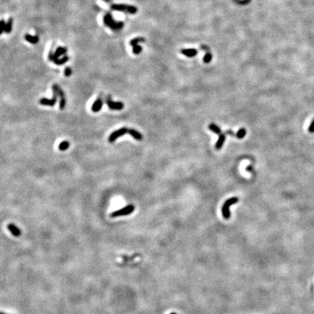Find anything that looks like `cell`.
<instances>
[{
  "mask_svg": "<svg viewBox=\"0 0 314 314\" xmlns=\"http://www.w3.org/2000/svg\"><path fill=\"white\" fill-rule=\"evenodd\" d=\"M103 23L105 26H109L112 30H120L124 27V23L121 21H115L111 14L107 13L103 17Z\"/></svg>",
  "mask_w": 314,
  "mask_h": 314,
  "instance_id": "6da1fadb",
  "label": "cell"
},
{
  "mask_svg": "<svg viewBox=\"0 0 314 314\" xmlns=\"http://www.w3.org/2000/svg\"><path fill=\"white\" fill-rule=\"evenodd\" d=\"M239 201V198L238 197H231L229 199L226 200L225 201V203L223 204V207H222V213H223V216L225 219H229L231 217V212H230L229 207L231 205L236 204V202Z\"/></svg>",
  "mask_w": 314,
  "mask_h": 314,
  "instance_id": "7a4b0ae2",
  "label": "cell"
},
{
  "mask_svg": "<svg viewBox=\"0 0 314 314\" xmlns=\"http://www.w3.org/2000/svg\"><path fill=\"white\" fill-rule=\"evenodd\" d=\"M134 210H135V206L130 204V205L126 206V207L121 208V209H119V210L112 212V213L111 214V217H121V216L128 215H130L131 213H133V212H134Z\"/></svg>",
  "mask_w": 314,
  "mask_h": 314,
  "instance_id": "3957f363",
  "label": "cell"
},
{
  "mask_svg": "<svg viewBox=\"0 0 314 314\" xmlns=\"http://www.w3.org/2000/svg\"><path fill=\"white\" fill-rule=\"evenodd\" d=\"M52 89H53V93H55L57 95V96H59L61 97V100H60V109L61 110H63L65 107V103H66L65 93H63V91L62 90L61 87L57 85H53Z\"/></svg>",
  "mask_w": 314,
  "mask_h": 314,
  "instance_id": "277c9868",
  "label": "cell"
},
{
  "mask_svg": "<svg viewBox=\"0 0 314 314\" xmlns=\"http://www.w3.org/2000/svg\"><path fill=\"white\" fill-rule=\"evenodd\" d=\"M128 130H129V129H128L127 127H122V128H120V129H118V130L115 131V132L112 133L109 137V142L113 143L115 140H117V139H118L119 137H121V136L125 135L126 133H127Z\"/></svg>",
  "mask_w": 314,
  "mask_h": 314,
  "instance_id": "5b68a950",
  "label": "cell"
},
{
  "mask_svg": "<svg viewBox=\"0 0 314 314\" xmlns=\"http://www.w3.org/2000/svg\"><path fill=\"white\" fill-rule=\"evenodd\" d=\"M67 53V48L63 47H58L56 49L55 52L53 54V53H49V59L51 61H55L57 59H58L61 55L65 54Z\"/></svg>",
  "mask_w": 314,
  "mask_h": 314,
  "instance_id": "8992f818",
  "label": "cell"
},
{
  "mask_svg": "<svg viewBox=\"0 0 314 314\" xmlns=\"http://www.w3.org/2000/svg\"><path fill=\"white\" fill-rule=\"evenodd\" d=\"M106 103L111 110H121L124 108V103L121 102H114L110 97L106 99Z\"/></svg>",
  "mask_w": 314,
  "mask_h": 314,
  "instance_id": "52a82bcc",
  "label": "cell"
},
{
  "mask_svg": "<svg viewBox=\"0 0 314 314\" xmlns=\"http://www.w3.org/2000/svg\"><path fill=\"white\" fill-rule=\"evenodd\" d=\"M57 95L55 93H53V97L50 99L43 97L39 101V103L42 105H47V106H54L55 104L57 102Z\"/></svg>",
  "mask_w": 314,
  "mask_h": 314,
  "instance_id": "ba28073f",
  "label": "cell"
},
{
  "mask_svg": "<svg viewBox=\"0 0 314 314\" xmlns=\"http://www.w3.org/2000/svg\"><path fill=\"white\" fill-rule=\"evenodd\" d=\"M103 106V101L101 97H98V98L94 102V103L92 105V111L95 113H97V112L100 111Z\"/></svg>",
  "mask_w": 314,
  "mask_h": 314,
  "instance_id": "9c48e42d",
  "label": "cell"
},
{
  "mask_svg": "<svg viewBox=\"0 0 314 314\" xmlns=\"http://www.w3.org/2000/svg\"><path fill=\"white\" fill-rule=\"evenodd\" d=\"M111 8L113 10H117V11H125L127 13L129 5H121V4H113L111 6Z\"/></svg>",
  "mask_w": 314,
  "mask_h": 314,
  "instance_id": "30bf717a",
  "label": "cell"
},
{
  "mask_svg": "<svg viewBox=\"0 0 314 314\" xmlns=\"http://www.w3.org/2000/svg\"><path fill=\"white\" fill-rule=\"evenodd\" d=\"M8 230L10 231V233L14 236H20L21 234V231L18 227H16L14 224H9L7 225Z\"/></svg>",
  "mask_w": 314,
  "mask_h": 314,
  "instance_id": "8fae6325",
  "label": "cell"
},
{
  "mask_svg": "<svg viewBox=\"0 0 314 314\" xmlns=\"http://www.w3.org/2000/svg\"><path fill=\"white\" fill-rule=\"evenodd\" d=\"M225 135H225V133H222L221 134L219 135V139L218 140H217V142L215 144V148L217 149V150H220V149H221L223 145V143L225 140Z\"/></svg>",
  "mask_w": 314,
  "mask_h": 314,
  "instance_id": "7c38bea8",
  "label": "cell"
},
{
  "mask_svg": "<svg viewBox=\"0 0 314 314\" xmlns=\"http://www.w3.org/2000/svg\"><path fill=\"white\" fill-rule=\"evenodd\" d=\"M181 53L187 57H194L197 55V50L195 49H182Z\"/></svg>",
  "mask_w": 314,
  "mask_h": 314,
  "instance_id": "4fadbf2b",
  "label": "cell"
},
{
  "mask_svg": "<svg viewBox=\"0 0 314 314\" xmlns=\"http://www.w3.org/2000/svg\"><path fill=\"white\" fill-rule=\"evenodd\" d=\"M128 134L130 135L133 137H134L135 140H139V141L143 140L142 134H141L140 133H139V132H137V130H135V129H129V130H128Z\"/></svg>",
  "mask_w": 314,
  "mask_h": 314,
  "instance_id": "5bb4252c",
  "label": "cell"
},
{
  "mask_svg": "<svg viewBox=\"0 0 314 314\" xmlns=\"http://www.w3.org/2000/svg\"><path fill=\"white\" fill-rule=\"evenodd\" d=\"M24 38H25V39H26L27 42H29V43L34 44H34H37V42H39V40L38 36H32L29 34H26V35H25V37H24Z\"/></svg>",
  "mask_w": 314,
  "mask_h": 314,
  "instance_id": "9a60e30c",
  "label": "cell"
},
{
  "mask_svg": "<svg viewBox=\"0 0 314 314\" xmlns=\"http://www.w3.org/2000/svg\"><path fill=\"white\" fill-rule=\"evenodd\" d=\"M208 127H209V129H210L211 131H212V132L215 133V134H217L218 135L222 133L221 129H220L217 125H216L215 124H214V123H211L210 125L208 126Z\"/></svg>",
  "mask_w": 314,
  "mask_h": 314,
  "instance_id": "2e32d148",
  "label": "cell"
},
{
  "mask_svg": "<svg viewBox=\"0 0 314 314\" xmlns=\"http://www.w3.org/2000/svg\"><path fill=\"white\" fill-rule=\"evenodd\" d=\"M13 19L12 18L8 20L7 22L6 23V26H5V32H6V33H7V34H9V33L11 32L12 29H13Z\"/></svg>",
  "mask_w": 314,
  "mask_h": 314,
  "instance_id": "e0dca14e",
  "label": "cell"
},
{
  "mask_svg": "<svg viewBox=\"0 0 314 314\" xmlns=\"http://www.w3.org/2000/svg\"><path fill=\"white\" fill-rule=\"evenodd\" d=\"M69 60V56L65 55L64 57H63L62 58H58V59H57L55 61L54 63L56 64V65H63V64L67 62Z\"/></svg>",
  "mask_w": 314,
  "mask_h": 314,
  "instance_id": "ac0fdd59",
  "label": "cell"
},
{
  "mask_svg": "<svg viewBox=\"0 0 314 314\" xmlns=\"http://www.w3.org/2000/svg\"><path fill=\"white\" fill-rule=\"evenodd\" d=\"M145 42V39H144L143 37H137V38L133 39L131 40L129 44H130V45H132V46L133 47L135 46V45H138L139 42Z\"/></svg>",
  "mask_w": 314,
  "mask_h": 314,
  "instance_id": "d6986e66",
  "label": "cell"
},
{
  "mask_svg": "<svg viewBox=\"0 0 314 314\" xmlns=\"http://www.w3.org/2000/svg\"><path fill=\"white\" fill-rule=\"evenodd\" d=\"M246 133H247L246 129L244 128H241L237 132V133L236 134V137L239 139H242L245 137Z\"/></svg>",
  "mask_w": 314,
  "mask_h": 314,
  "instance_id": "ffe728a7",
  "label": "cell"
},
{
  "mask_svg": "<svg viewBox=\"0 0 314 314\" xmlns=\"http://www.w3.org/2000/svg\"><path fill=\"white\" fill-rule=\"evenodd\" d=\"M69 147V143L67 141H63L59 145V149L61 151L67 150Z\"/></svg>",
  "mask_w": 314,
  "mask_h": 314,
  "instance_id": "44dd1931",
  "label": "cell"
},
{
  "mask_svg": "<svg viewBox=\"0 0 314 314\" xmlns=\"http://www.w3.org/2000/svg\"><path fill=\"white\" fill-rule=\"evenodd\" d=\"M141 51H142V47H141V46H140V45H137L133 47V53H134V54L138 55L140 54Z\"/></svg>",
  "mask_w": 314,
  "mask_h": 314,
  "instance_id": "7402d4cb",
  "label": "cell"
},
{
  "mask_svg": "<svg viewBox=\"0 0 314 314\" xmlns=\"http://www.w3.org/2000/svg\"><path fill=\"white\" fill-rule=\"evenodd\" d=\"M212 55L210 54L209 53H206L205 55L204 56V58H203V61H204V63H208L210 62L211 61H212Z\"/></svg>",
  "mask_w": 314,
  "mask_h": 314,
  "instance_id": "603a6c76",
  "label": "cell"
},
{
  "mask_svg": "<svg viewBox=\"0 0 314 314\" xmlns=\"http://www.w3.org/2000/svg\"><path fill=\"white\" fill-rule=\"evenodd\" d=\"M5 26H6V23H5V21L2 20L1 22H0V29H1V34H2L5 30Z\"/></svg>",
  "mask_w": 314,
  "mask_h": 314,
  "instance_id": "cb8c5ba5",
  "label": "cell"
},
{
  "mask_svg": "<svg viewBox=\"0 0 314 314\" xmlns=\"http://www.w3.org/2000/svg\"><path fill=\"white\" fill-rule=\"evenodd\" d=\"M72 73V70L71 68L67 67L65 69V71H64V74H65V77H70Z\"/></svg>",
  "mask_w": 314,
  "mask_h": 314,
  "instance_id": "d4e9b609",
  "label": "cell"
},
{
  "mask_svg": "<svg viewBox=\"0 0 314 314\" xmlns=\"http://www.w3.org/2000/svg\"><path fill=\"white\" fill-rule=\"evenodd\" d=\"M308 131H309V133H314V119L313 120L311 125H310L309 127H308Z\"/></svg>",
  "mask_w": 314,
  "mask_h": 314,
  "instance_id": "484cf974",
  "label": "cell"
},
{
  "mask_svg": "<svg viewBox=\"0 0 314 314\" xmlns=\"http://www.w3.org/2000/svg\"><path fill=\"white\" fill-rule=\"evenodd\" d=\"M201 48L202 49H204V50H207L208 52H209V49H208L207 47H206V46H201Z\"/></svg>",
  "mask_w": 314,
  "mask_h": 314,
  "instance_id": "4316f807",
  "label": "cell"
},
{
  "mask_svg": "<svg viewBox=\"0 0 314 314\" xmlns=\"http://www.w3.org/2000/svg\"><path fill=\"white\" fill-rule=\"evenodd\" d=\"M104 1H105L106 2H110V0H104Z\"/></svg>",
  "mask_w": 314,
  "mask_h": 314,
  "instance_id": "83f0119b",
  "label": "cell"
},
{
  "mask_svg": "<svg viewBox=\"0 0 314 314\" xmlns=\"http://www.w3.org/2000/svg\"><path fill=\"white\" fill-rule=\"evenodd\" d=\"M170 314H177V313H170Z\"/></svg>",
  "mask_w": 314,
  "mask_h": 314,
  "instance_id": "f1b7e54d",
  "label": "cell"
},
{
  "mask_svg": "<svg viewBox=\"0 0 314 314\" xmlns=\"http://www.w3.org/2000/svg\"><path fill=\"white\" fill-rule=\"evenodd\" d=\"M1 314H7V313H5L2 312V313H1Z\"/></svg>",
  "mask_w": 314,
  "mask_h": 314,
  "instance_id": "f546056e",
  "label": "cell"
}]
</instances>
